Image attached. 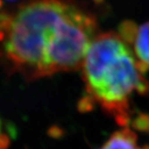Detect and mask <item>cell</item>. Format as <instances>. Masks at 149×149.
I'll return each instance as SVG.
<instances>
[{"label": "cell", "instance_id": "1", "mask_svg": "<svg viewBox=\"0 0 149 149\" xmlns=\"http://www.w3.org/2000/svg\"><path fill=\"white\" fill-rule=\"evenodd\" d=\"M97 22L73 0H25L0 12V60L27 80L82 68Z\"/></svg>", "mask_w": 149, "mask_h": 149}, {"label": "cell", "instance_id": "2", "mask_svg": "<svg viewBox=\"0 0 149 149\" xmlns=\"http://www.w3.org/2000/svg\"><path fill=\"white\" fill-rule=\"evenodd\" d=\"M86 86L84 108L98 104L126 127L132 117L133 94L149 93V82L140 71L131 47L114 31L98 33L82 65Z\"/></svg>", "mask_w": 149, "mask_h": 149}, {"label": "cell", "instance_id": "3", "mask_svg": "<svg viewBox=\"0 0 149 149\" xmlns=\"http://www.w3.org/2000/svg\"><path fill=\"white\" fill-rule=\"evenodd\" d=\"M119 34L131 47L139 69L145 74L149 70V22L140 26L132 22L122 23Z\"/></svg>", "mask_w": 149, "mask_h": 149}, {"label": "cell", "instance_id": "4", "mask_svg": "<svg viewBox=\"0 0 149 149\" xmlns=\"http://www.w3.org/2000/svg\"><path fill=\"white\" fill-rule=\"evenodd\" d=\"M99 149H141L137 146L136 133L127 127L115 131Z\"/></svg>", "mask_w": 149, "mask_h": 149}, {"label": "cell", "instance_id": "5", "mask_svg": "<svg viewBox=\"0 0 149 149\" xmlns=\"http://www.w3.org/2000/svg\"><path fill=\"white\" fill-rule=\"evenodd\" d=\"M132 127L136 130L149 132V116L144 114L137 116L132 121Z\"/></svg>", "mask_w": 149, "mask_h": 149}, {"label": "cell", "instance_id": "6", "mask_svg": "<svg viewBox=\"0 0 149 149\" xmlns=\"http://www.w3.org/2000/svg\"><path fill=\"white\" fill-rule=\"evenodd\" d=\"M10 141L6 134L0 135V149H8Z\"/></svg>", "mask_w": 149, "mask_h": 149}, {"label": "cell", "instance_id": "7", "mask_svg": "<svg viewBox=\"0 0 149 149\" xmlns=\"http://www.w3.org/2000/svg\"><path fill=\"white\" fill-rule=\"evenodd\" d=\"M6 1H9V2H11V1H15V0H0V5H1L3 2H6Z\"/></svg>", "mask_w": 149, "mask_h": 149}, {"label": "cell", "instance_id": "8", "mask_svg": "<svg viewBox=\"0 0 149 149\" xmlns=\"http://www.w3.org/2000/svg\"><path fill=\"white\" fill-rule=\"evenodd\" d=\"M141 149H149V146L148 145H146L143 147H141Z\"/></svg>", "mask_w": 149, "mask_h": 149}, {"label": "cell", "instance_id": "9", "mask_svg": "<svg viewBox=\"0 0 149 149\" xmlns=\"http://www.w3.org/2000/svg\"><path fill=\"white\" fill-rule=\"evenodd\" d=\"M1 134H3V133L1 131V120H0V135H1Z\"/></svg>", "mask_w": 149, "mask_h": 149}]
</instances>
